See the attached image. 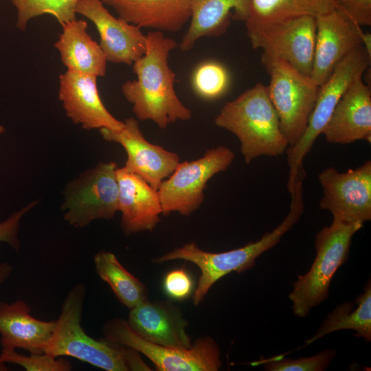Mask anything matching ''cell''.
Instances as JSON below:
<instances>
[{
  "label": "cell",
  "mask_w": 371,
  "mask_h": 371,
  "mask_svg": "<svg viewBox=\"0 0 371 371\" xmlns=\"http://www.w3.org/2000/svg\"><path fill=\"white\" fill-rule=\"evenodd\" d=\"M177 45L176 41L166 37L162 32H149L144 54L133 64L137 78L122 86V92L132 104L137 118L151 120L161 129L192 117L191 110L176 93V74L168 64L170 53Z\"/></svg>",
  "instance_id": "obj_1"
},
{
  "label": "cell",
  "mask_w": 371,
  "mask_h": 371,
  "mask_svg": "<svg viewBox=\"0 0 371 371\" xmlns=\"http://www.w3.org/2000/svg\"><path fill=\"white\" fill-rule=\"evenodd\" d=\"M5 132V128L0 124V135Z\"/></svg>",
  "instance_id": "obj_36"
},
{
  "label": "cell",
  "mask_w": 371,
  "mask_h": 371,
  "mask_svg": "<svg viewBox=\"0 0 371 371\" xmlns=\"http://www.w3.org/2000/svg\"><path fill=\"white\" fill-rule=\"evenodd\" d=\"M124 123L120 130L100 128V133L104 140L116 142L124 148L127 159L123 168L126 170L139 175L157 190L179 164V156L147 141L134 117L126 119Z\"/></svg>",
  "instance_id": "obj_13"
},
{
  "label": "cell",
  "mask_w": 371,
  "mask_h": 371,
  "mask_svg": "<svg viewBox=\"0 0 371 371\" xmlns=\"http://www.w3.org/2000/svg\"><path fill=\"white\" fill-rule=\"evenodd\" d=\"M313 68L314 82L320 86L337 65L354 48L361 44V26L337 8L317 16Z\"/></svg>",
  "instance_id": "obj_15"
},
{
  "label": "cell",
  "mask_w": 371,
  "mask_h": 371,
  "mask_svg": "<svg viewBox=\"0 0 371 371\" xmlns=\"http://www.w3.org/2000/svg\"><path fill=\"white\" fill-rule=\"evenodd\" d=\"M318 180L322 210L346 222L364 224L371 220L370 160L345 172L328 167L318 175Z\"/></svg>",
  "instance_id": "obj_12"
},
{
  "label": "cell",
  "mask_w": 371,
  "mask_h": 371,
  "mask_svg": "<svg viewBox=\"0 0 371 371\" xmlns=\"http://www.w3.org/2000/svg\"><path fill=\"white\" fill-rule=\"evenodd\" d=\"M117 168L115 162H101L69 183L61 208L70 225L84 227L93 221L115 216L118 211Z\"/></svg>",
  "instance_id": "obj_9"
},
{
  "label": "cell",
  "mask_w": 371,
  "mask_h": 371,
  "mask_svg": "<svg viewBox=\"0 0 371 371\" xmlns=\"http://www.w3.org/2000/svg\"><path fill=\"white\" fill-rule=\"evenodd\" d=\"M31 307L18 300L0 302V344L2 348H21L32 354L44 353L52 337L56 320L43 321L31 315Z\"/></svg>",
  "instance_id": "obj_20"
},
{
  "label": "cell",
  "mask_w": 371,
  "mask_h": 371,
  "mask_svg": "<svg viewBox=\"0 0 371 371\" xmlns=\"http://www.w3.org/2000/svg\"><path fill=\"white\" fill-rule=\"evenodd\" d=\"M102 333L104 337L146 356L157 370L216 371L222 365L219 347L211 337L198 339L189 348L164 346L142 337L122 318L109 320Z\"/></svg>",
  "instance_id": "obj_8"
},
{
  "label": "cell",
  "mask_w": 371,
  "mask_h": 371,
  "mask_svg": "<svg viewBox=\"0 0 371 371\" xmlns=\"http://www.w3.org/2000/svg\"><path fill=\"white\" fill-rule=\"evenodd\" d=\"M229 85V75L221 64L207 61L197 66L192 76V85L200 97L212 100L225 93Z\"/></svg>",
  "instance_id": "obj_28"
},
{
  "label": "cell",
  "mask_w": 371,
  "mask_h": 371,
  "mask_svg": "<svg viewBox=\"0 0 371 371\" xmlns=\"http://www.w3.org/2000/svg\"><path fill=\"white\" fill-rule=\"evenodd\" d=\"M304 209L303 196L295 194L291 196L289 212L282 223L271 232L264 234L257 241L220 253L205 251L194 243H188L153 259L152 262L161 264L170 260H183L196 265L201 275L193 294V304L197 306L203 300L210 289L221 278L231 272L239 273L251 269L255 265L256 258L275 247L299 221Z\"/></svg>",
  "instance_id": "obj_4"
},
{
  "label": "cell",
  "mask_w": 371,
  "mask_h": 371,
  "mask_svg": "<svg viewBox=\"0 0 371 371\" xmlns=\"http://www.w3.org/2000/svg\"><path fill=\"white\" fill-rule=\"evenodd\" d=\"M76 12L95 25L106 61L131 65L144 54L146 34L142 28L114 16L102 0H78Z\"/></svg>",
  "instance_id": "obj_14"
},
{
  "label": "cell",
  "mask_w": 371,
  "mask_h": 371,
  "mask_svg": "<svg viewBox=\"0 0 371 371\" xmlns=\"http://www.w3.org/2000/svg\"><path fill=\"white\" fill-rule=\"evenodd\" d=\"M93 262L98 276L129 310L147 300L145 284L129 273L114 254L101 250L95 254Z\"/></svg>",
  "instance_id": "obj_25"
},
{
  "label": "cell",
  "mask_w": 371,
  "mask_h": 371,
  "mask_svg": "<svg viewBox=\"0 0 371 371\" xmlns=\"http://www.w3.org/2000/svg\"><path fill=\"white\" fill-rule=\"evenodd\" d=\"M361 44L368 54L371 56V35L370 33H363Z\"/></svg>",
  "instance_id": "obj_35"
},
{
  "label": "cell",
  "mask_w": 371,
  "mask_h": 371,
  "mask_svg": "<svg viewBox=\"0 0 371 371\" xmlns=\"http://www.w3.org/2000/svg\"><path fill=\"white\" fill-rule=\"evenodd\" d=\"M214 123L238 138L247 164L260 156L281 155L289 147L280 131L278 115L267 87L261 83L224 105Z\"/></svg>",
  "instance_id": "obj_3"
},
{
  "label": "cell",
  "mask_w": 371,
  "mask_h": 371,
  "mask_svg": "<svg viewBox=\"0 0 371 371\" xmlns=\"http://www.w3.org/2000/svg\"><path fill=\"white\" fill-rule=\"evenodd\" d=\"M261 62L270 77L269 96L279 117L280 131L289 146L304 133L319 86L287 62L262 54Z\"/></svg>",
  "instance_id": "obj_7"
},
{
  "label": "cell",
  "mask_w": 371,
  "mask_h": 371,
  "mask_svg": "<svg viewBox=\"0 0 371 371\" xmlns=\"http://www.w3.org/2000/svg\"><path fill=\"white\" fill-rule=\"evenodd\" d=\"M254 49L283 60L302 74L311 76L315 43L316 19L304 16L285 20L245 23Z\"/></svg>",
  "instance_id": "obj_11"
},
{
  "label": "cell",
  "mask_w": 371,
  "mask_h": 371,
  "mask_svg": "<svg viewBox=\"0 0 371 371\" xmlns=\"http://www.w3.org/2000/svg\"><path fill=\"white\" fill-rule=\"evenodd\" d=\"M86 293L83 283L68 291L44 353L71 357L107 371L151 370L135 350L105 337L95 339L86 333L81 324Z\"/></svg>",
  "instance_id": "obj_2"
},
{
  "label": "cell",
  "mask_w": 371,
  "mask_h": 371,
  "mask_svg": "<svg viewBox=\"0 0 371 371\" xmlns=\"http://www.w3.org/2000/svg\"><path fill=\"white\" fill-rule=\"evenodd\" d=\"M127 322L136 333L155 344L179 348L192 345L186 333L187 321L169 302L146 300L130 309Z\"/></svg>",
  "instance_id": "obj_19"
},
{
  "label": "cell",
  "mask_w": 371,
  "mask_h": 371,
  "mask_svg": "<svg viewBox=\"0 0 371 371\" xmlns=\"http://www.w3.org/2000/svg\"><path fill=\"white\" fill-rule=\"evenodd\" d=\"M322 134L330 144L371 141V89L358 78L343 95Z\"/></svg>",
  "instance_id": "obj_17"
},
{
  "label": "cell",
  "mask_w": 371,
  "mask_h": 371,
  "mask_svg": "<svg viewBox=\"0 0 371 371\" xmlns=\"http://www.w3.org/2000/svg\"><path fill=\"white\" fill-rule=\"evenodd\" d=\"M370 61L371 56L360 44L337 65L328 78L319 86L314 108L304 133L295 145L289 146L286 150L289 168L286 187L290 194L293 192L298 176L304 171V157L322 134L343 95L369 69Z\"/></svg>",
  "instance_id": "obj_6"
},
{
  "label": "cell",
  "mask_w": 371,
  "mask_h": 371,
  "mask_svg": "<svg viewBox=\"0 0 371 371\" xmlns=\"http://www.w3.org/2000/svg\"><path fill=\"white\" fill-rule=\"evenodd\" d=\"M336 354V350L326 348L308 357L293 359L280 355L252 364H262L264 370L267 371H325Z\"/></svg>",
  "instance_id": "obj_29"
},
{
  "label": "cell",
  "mask_w": 371,
  "mask_h": 371,
  "mask_svg": "<svg viewBox=\"0 0 371 371\" xmlns=\"http://www.w3.org/2000/svg\"><path fill=\"white\" fill-rule=\"evenodd\" d=\"M61 26L63 32L54 47L63 64L69 70L104 76L107 61L100 45L88 34L87 21L75 19Z\"/></svg>",
  "instance_id": "obj_23"
},
{
  "label": "cell",
  "mask_w": 371,
  "mask_h": 371,
  "mask_svg": "<svg viewBox=\"0 0 371 371\" xmlns=\"http://www.w3.org/2000/svg\"><path fill=\"white\" fill-rule=\"evenodd\" d=\"M17 12L16 26L25 31L28 22L43 14L54 16L60 24L76 19L78 0H10Z\"/></svg>",
  "instance_id": "obj_27"
},
{
  "label": "cell",
  "mask_w": 371,
  "mask_h": 371,
  "mask_svg": "<svg viewBox=\"0 0 371 371\" xmlns=\"http://www.w3.org/2000/svg\"><path fill=\"white\" fill-rule=\"evenodd\" d=\"M363 225L333 216L330 225L316 234L315 258L305 274L297 276L288 295L295 316H307L313 308L328 298L331 280L348 260L352 236Z\"/></svg>",
  "instance_id": "obj_5"
},
{
  "label": "cell",
  "mask_w": 371,
  "mask_h": 371,
  "mask_svg": "<svg viewBox=\"0 0 371 371\" xmlns=\"http://www.w3.org/2000/svg\"><path fill=\"white\" fill-rule=\"evenodd\" d=\"M337 8L335 0H251L245 23H260L308 16L316 18Z\"/></svg>",
  "instance_id": "obj_26"
},
{
  "label": "cell",
  "mask_w": 371,
  "mask_h": 371,
  "mask_svg": "<svg viewBox=\"0 0 371 371\" xmlns=\"http://www.w3.org/2000/svg\"><path fill=\"white\" fill-rule=\"evenodd\" d=\"M12 270V267L9 263L0 262V286L8 280Z\"/></svg>",
  "instance_id": "obj_34"
},
{
  "label": "cell",
  "mask_w": 371,
  "mask_h": 371,
  "mask_svg": "<svg viewBox=\"0 0 371 371\" xmlns=\"http://www.w3.org/2000/svg\"><path fill=\"white\" fill-rule=\"evenodd\" d=\"M95 76L67 69L59 76L58 98L67 115L87 130L117 131L124 123L116 119L104 105Z\"/></svg>",
  "instance_id": "obj_16"
},
{
  "label": "cell",
  "mask_w": 371,
  "mask_h": 371,
  "mask_svg": "<svg viewBox=\"0 0 371 371\" xmlns=\"http://www.w3.org/2000/svg\"><path fill=\"white\" fill-rule=\"evenodd\" d=\"M36 204V201L30 203L20 210L11 214L8 218L0 222V242L8 243L14 249H19L20 241L18 233L23 216Z\"/></svg>",
  "instance_id": "obj_32"
},
{
  "label": "cell",
  "mask_w": 371,
  "mask_h": 371,
  "mask_svg": "<svg viewBox=\"0 0 371 371\" xmlns=\"http://www.w3.org/2000/svg\"><path fill=\"white\" fill-rule=\"evenodd\" d=\"M251 0H192L190 23L179 49L188 52L203 37L225 34L232 21L245 22Z\"/></svg>",
  "instance_id": "obj_22"
},
{
  "label": "cell",
  "mask_w": 371,
  "mask_h": 371,
  "mask_svg": "<svg viewBox=\"0 0 371 371\" xmlns=\"http://www.w3.org/2000/svg\"><path fill=\"white\" fill-rule=\"evenodd\" d=\"M119 17L141 28L175 32L191 16L192 0H102Z\"/></svg>",
  "instance_id": "obj_21"
},
{
  "label": "cell",
  "mask_w": 371,
  "mask_h": 371,
  "mask_svg": "<svg viewBox=\"0 0 371 371\" xmlns=\"http://www.w3.org/2000/svg\"><path fill=\"white\" fill-rule=\"evenodd\" d=\"M353 330L355 337L371 341V282L367 281L363 292L355 302L338 304L322 322L316 333L305 341L307 346L319 339L337 330Z\"/></svg>",
  "instance_id": "obj_24"
},
{
  "label": "cell",
  "mask_w": 371,
  "mask_h": 371,
  "mask_svg": "<svg viewBox=\"0 0 371 371\" xmlns=\"http://www.w3.org/2000/svg\"><path fill=\"white\" fill-rule=\"evenodd\" d=\"M166 293L171 298L183 300L190 295L193 289V280L183 269H177L168 272L163 282Z\"/></svg>",
  "instance_id": "obj_31"
},
{
  "label": "cell",
  "mask_w": 371,
  "mask_h": 371,
  "mask_svg": "<svg viewBox=\"0 0 371 371\" xmlns=\"http://www.w3.org/2000/svg\"><path fill=\"white\" fill-rule=\"evenodd\" d=\"M119 188L118 211L122 213L121 227L131 235L153 231L160 221L161 205L157 189L139 175L117 168Z\"/></svg>",
  "instance_id": "obj_18"
},
{
  "label": "cell",
  "mask_w": 371,
  "mask_h": 371,
  "mask_svg": "<svg viewBox=\"0 0 371 371\" xmlns=\"http://www.w3.org/2000/svg\"><path fill=\"white\" fill-rule=\"evenodd\" d=\"M234 159L231 149L219 146L208 149L196 160L179 162L157 189L162 214L177 212L189 216L199 209L208 181L216 174L226 170Z\"/></svg>",
  "instance_id": "obj_10"
},
{
  "label": "cell",
  "mask_w": 371,
  "mask_h": 371,
  "mask_svg": "<svg viewBox=\"0 0 371 371\" xmlns=\"http://www.w3.org/2000/svg\"><path fill=\"white\" fill-rule=\"evenodd\" d=\"M335 1L337 8L359 26L371 25V0H335Z\"/></svg>",
  "instance_id": "obj_33"
},
{
  "label": "cell",
  "mask_w": 371,
  "mask_h": 371,
  "mask_svg": "<svg viewBox=\"0 0 371 371\" xmlns=\"http://www.w3.org/2000/svg\"><path fill=\"white\" fill-rule=\"evenodd\" d=\"M5 363L19 365L27 371H70L72 369L69 361L62 357H55L47 353H30V356H26L11 348H2L0 353V365Z\"/></svg>",
  "instance_id": "obj_30"
}]
</instances>
